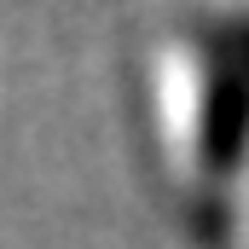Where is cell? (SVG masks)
Instances as JSON below:
<instances>
[{
    "label": "cell",
    "instance_id": "1",
    "mask_svg": "<svg viewBox=\"0 0 249 249\" xmlns=\"http://www.w3.org/2000/svg\"><path fill=\"white\" fill-rule=\"evenodd\" d=\"M197 64V105H191V232L209 249L226 244L232 226V180L244 162V18L214 12L186 29Z\"/></svg>",
    "mask_w": 249,
    "mask_h": 249
}]
</instances>
